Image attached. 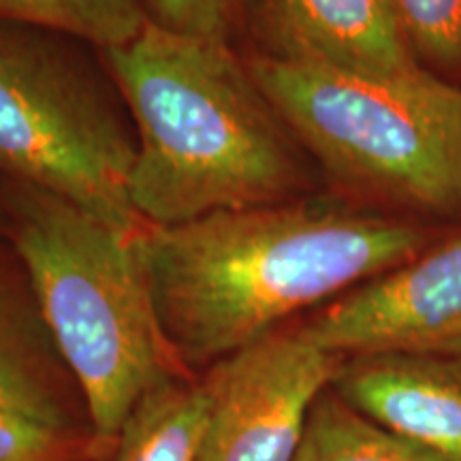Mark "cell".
Segmentation results:
<instances>
[{
    "mask_svg": "<svg viewBox=\"0 0 461 461\" xmlns=\"http://www.w3.org/2000/svg\"><path fill=\"white\" fill-rule=\"evenodd\" d=\"M451 229L314 193L169 227L146 222L135 248L160 330L193 372L411 261Z\"/></svg>",
    "mask_w": 461,
    "mask_h": 461,
    "instance_id": "cell-1",
    "label": "cell"
},
{
    "mask_svg": "<svg viewBox=\"0 0 461 461\" xmlns=\"http://www.w3.org/2000/svg\"><path fill=\"white\" fill-rule=\"evenodd\" d=\"M135 129L129 199L148 224H184L316 190L312 160L229 41L148 24L107 50Z\"/></svg>",
    "mask_w": 461,
    "mask_h": 461,
    "instance_id": "cell-2",
    "label": "cell"
},
{
    "mask_svg": "<svg viewBox=\"0 0 461 461\" xmlns=\"http://www.w3.org/2000/svg\"><path fill=\"white\" fill-rule=\"evenodd\" d=\"M3 207L11 248L82 391L96 451H109L149 391L190 376L160 330L135 233L17 182Z\"/></svg>",
    "mask_w": 461,
    "mask_h": 461,
    "instance_id": "cell-3",
    "label": "cell"
},
{
    "mask_svg": "<svg viewBox=\"0 0 461 461\" xmlns=\"http://www.w3.org/2000/svg\"><path fill=\"white\" fill-rule=\"evenodd\" d=\"M330 193L350 203L461 227V88L248 56Z\"/></svg>",
    "mask_w": 461,
    "mask_h": 461,
    "instance_id": "cell-4",
    "label": "cell"
},
{
    "mask_svg": "<svg viewBox=\"0 0 461 461\" xmlns=\"http://www.w3.org/2000/svg\"><path fill=\"white\" fill-rule=\"evenodd\" d=\"M65 39L0 20V173L137 233L146 222L129 199L131 115L115 84Z\"/></svg>",
    "mask_w": 461,
    "mask_h": 461,
    "instance_id": "cell-5",
    "label": "cell"
},
{
    "mask_svg": "<svg viewBox=\"0 0 461 461\" xmlns=\"http://www.w3.org/2000/svg\"><path fill=\"white\" fill-rule=\"evenodd\" d=\"M344 359L288 322L207 367L199 461H293L322 391Z\"/></svg>",
    "mask_w": 461,
    "mask_h": 461,
    "instance_id": "cell-6",
    "label": "cell"
},
{
    "mask_svg": "<svg viewBox=\"0 0 461 461\" xmlns=\"http://www.w3.org/2000/svg\"><path fill=\"white\" fill-rule=\"evenodd\" d=\"M302 330L319 348L361 355H461V227L411 261L321 305Z\"/></svg>",
    "mask_w": 461,
    "mask_h": 461,
    "instance_id": "cell-7",
    "label": "cell"
},
{
    "mask_svg": "<svg viewBox=\"0 0 461 461\" xmlns=\"http://www.w3.org/2000/svg\"><path fill=\"white\" fill-rule=\"evenodd\" d=\"M240 17L252 56L384 79L425 73L403 41L393 0H241Z\"/></svg>",
    "mask_w": 461,
    "mask_h": 461,
    "instance_id": "cell-8",
    "label": "cell"
},
{
    "mask_svg": "<svg viewBox=\"0 0 461 461\" xmlns=\"http://www.w3.org/2000/svg\"><path fill=\"white\" fill-rule=\"evenodd\" d=\"M331 389L384 429L461 461V355L350 357Z\"/></svg>",
    "mask_w": 461,
    "mask_h": 461,
    "instance_id": "cell-9",
    "label": "cell"
},
{
    "mask_svg": "<svg viewBox=\"0 0 461 461\" xmlns=\"http://www.w3.org/2000/svg\"><path fill=\"white\" fill-rule=\"evenodd\" d=\"M0 411L92 436L82 391L58 353L14 248H0Z\"/></svg>",
    "mask_w": 461,
    "mask_h": 461,
    "instance_id": "cell-10",
    "label": "cell"
},
{
    "mask_svg": "<svg viewBox=\"0 0 461 461\" xmlns=\"http://www.w3.org/2000/svg\"><path fill=\"white\" fill-rule=\"evenodd\" d=\"M207 420L201 378H177L149 391L129 414L113 461H199Z\"/></svg>",
    "mask_w": 461,
    "mask_h": 461,
    "instance_id": "cell-11",
    "label": "cell"
},
{
    "mask_svg": "<svg viewBox=\"0 0 461 461\" xmlns=\"http://www.w3.org/2000/svg\"><path fill=\"white\" fill-rule=\"evenodd\" d=\"M293 461H447L384 429L348 406L331 387L322 391Z\"/></svg>",
    "mask_w": 461,
    "mask_h": 461,
    "instance_id": "cell-12",
    "label": "cell"
},
{
    "mask_svg": "<svg viewBox=\"0 0 461 461\" xmlns=\"http://www.w3.org/2000/svg\"><path fill=\"white\" fill-rule=\"evenodd\" d=\"M0 20L54 31L103 51L132 41L148 24L141 0H0Z\"/></svg>",
    "mask_w": 461,
    "mask_h": 461,
    "instance_id": "cell-13",
    "label": "cell"
},
{
    "mask_svg": "<svg viewBox=\"0 0 461 461\" xmlns=\"http://www.w3.org/2000/svg\"><path fill=\"white\" fill-rule=\"evenodd\" d=\"M393 9L419 68L461 88V0H393Z\"/></svg>",
    "mask_w": 461,
    "mask_h": 461,
    "instance_id": "cell-14",
    "label": "cell"
},
{
    "mask_svg": "<svg viewBox=\"0 0 461 461\" xmlns=\"http://www.w3.org/2000/svg\"><path fill=\"white\" fill-rule=\"evenodd\" d=\"M96 451L88 434L56 429L24 414L0 411V461H82Z\"/></svg>",
    "mask_w": 461,
    "mask_h": 461,
    "instance_id": "cell-15",
    "label": "cell"
},
{
    "mask_svg": "<svg viewBox=\"0 0 461 461\" xmlns=\"http://www.w3.org/2000/svg\"><path fill=\"white\" fill-rule=\"evenodd\" d=\"M149 24L163 31L229 41L241 0H141Z\"/></svg>",
    "mask_w": 461,
    "mask_h": 461,
    "instance_id": "cell-16",
    "label": "cell"
}]
</instances>
